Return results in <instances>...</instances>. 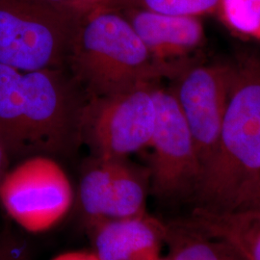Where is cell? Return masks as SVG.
Segmentation results:
<instances>
[{"instance_id": "8992f818", "label": "cell", "mask_w": 260, "mask_h": 260, "mask_svg": "<svg viewBox=\"0 0 260 260\" xmlns=\"http://www.w3.org/2000/svg\"><path fill=\"white\" fill-rule=\"evenodd\" d=\"M154 85L90 99L84 105L80 134L95 156L124 158L149 147L156 123Z\"/></svg>"}, {"instance_id": "9a60e30c", "label": "cell", "mask_w": 260, "mask_h": 260, "mask_svg": "<svg viewBox=\"0 0 260 260\" xmlns=\"http://www.w3.org/2000/svg\"><path fill=\"white\" fill-rule=\"evenodd\" d=\"M116 8L132 7L173 16L197 17L219 10L221 0H107Z\"/></svg>"}, {"instance_id": "44dd1931", "label": "cell", "mask_w": 260, "mask_h": 260, "mask_svg": "<svg viewBox=\"0 0 260 260\" xmlns=\"http://www.w3.org/2000/svg\"><path fill=\"white\" fill-rule=\"evenodd\" d=\"M5 260H26V254L25 252L23 253L18 252L14 248H12L7 258Z\"/></svg>"}, {"instance_id": "e0dca14e", "label": "cell", "mask_w": 260, "mask_h": 260, "mask_svg": "<svg viewBox=\"0 0 260 260\" xmlns=\"http://www.w3.org/2000/svg\"><path fill=\"white\" fill-rule=\"evenodd\" d=\"M235 210L260 211V176L239 199L233 211Z\"/></svg>"}, {"instance_id": "8fae6325", "label": "cell", "mask_w": 260, "mask_h": 260, "mask_svg": "<svg viewBox=\"0 0 260 260\" xmlns=\"http://www.w3.org/2000/svg\"><path fill=\"white\" fill-rule=\"evenodd\" d=\"M185 220L206 235L230 244L244 260H260V211H212L197 206Z\"/></svg>"}, {"instance_id": "ffe728a7", "label": "cell", "mask_w": 260, "mask_h": 260, "mask_svg": "<svg viewBox=\"0 0 260 260\" xmlns=\"http://www.w3.org/2000/svg\"><path fill=\"white\" fill-rule=\"evenodd\" d=\"M12 248L13 247L8 243L0 240V260H5L7 258Z\"/></svg>"}, {"instance_id": "ba28073f", "label": "cell", "mask_w": 260, "mask_h": 260, "mask_svg": "<svg viewBox=\"0 0 260 260\" xmlns=\"http://www.w3.org/2000/svg\"><path fill=\"white\" fill-rule=\"evenodd\" d=\"M176 77L172 92L190 130L204 174L218 147L233 66L187 65Z\"/></svg>"}, {"instance_id": "7c38bea8", "label": "cell", "mask_w": 260, "mask_h": 260, "mask_svg": "<svg viewBox=\"0 0 260 260\" xmlns=\"http://www.w3.org/2000/svg\"><path fill=\"white\" fill-rule=\"evenodd\" d=\"M150 190L149 169L129 162L126 157L114 158L111 193L106 219L127 218L146 213Z\"/></svg>"}, {"instance_id": "5bb4252c", "label": "cell", "mask_w": 260, "mask_h": 260, "mask_svg": "<svg viewBox=\"0 0 260 260\" xmlns=\"http://www.w3.org/2000/svg\"><path fill=\"white\" fill-rule=\"evenodd\" d=\"M114 158L95 157L78 186V203L87 228L106 219L111 193Z\"/></svg>"}, {"instance_id": "7402d4cb", "label": "cell", "mask_w": 260, "mask_h": 260, "mask_svg": "<svg viewBox=\"0 0 260 260\" xmlns=\"http://www.w3.org/2000/svg\"><path fill=\"white\" fill-rule=\"evenodd\" d=\"M148 260H169L168 259V257H162L161 255H157V256H154V257H152V258H149Z\"/></svg>"}, {"instance_id": "ac0fdd59", "label": "cell", "mask_w": 260, "mask_h": 260, "mask_svg": "<svg viewBox=\"0 0 260 260\" xmlns=\"http://www.w3.org/2000/svg\"><path fill=\"white\" fill-rule=\"evenodd\" d=\"M50 260H102L93 251H71L57 254Z\"/></svg>"}, {"instance_id": "9c48e42d", "label": "cell", "mask_w": 260, "mask_h": 260, "mask_svg": "<svg viewBox=\"0 0 260 260\" xmlns=\"http://www.w3.org/2000/svg\"><path fill=\"white\" fill-rule=\"evenodd\" d=\"M114 7V6H113ZM120 10L158 63L182 69L184 59L205 43V28L197 17L173 16L149 10Z\"/></svg>"}, {"instance_id": "2e32d148", "label": "cell", "mask_w": 260, "mask_h": 260, "mask_svg": "<svg viewBox=\"0 0 260 260\" xmlns=\"http://www.w3.org/2000/svg\"><path fill=\"white\" fill-rule=\"evenodd\" d=\"M218 11L236 32L260 38V0H221Z\"/></svg>"}, {"instance_id": "30bf717a", "label": "cell", "mask_w": 260, "mask_h": 260, "mask_svg": "<svg viewBox=\"0 0 260 260\" xmlns=\"http://www.w3.org/2000/svg\"><path fill=\"white\" fill-rule=\"evenodd\" d=\"M93 251L102 260H148L160 255L166 224L148 212L104 219L88 229Z\"/></svg>"}, {"instance_id": "4fadbf2b", "label": "cell", "mask_w": 260, "mask_h": 260, "mask_svg": "<svg viewBox=\"0 0 260 260\" xmlns=\"http://www.w3.org/2000/svg\"><path fill=\"white\" fill-rule=\"evenodd\" d=\"M165 224L169 260H244L230 244L202 233L185 219Z\"/></svg>"}, {"instance_id": "3957f363", "label": "cell", "mask_w": 260, "mask_h": 260, "mask_svg": "<svg viewBox=\"0 0 260 260\" xmlns=\"http://www.w3.org/2000/svg\"><path fill=\"white\" fill-rule=\"evenodd\" d=\"M260 176V58L233 66V78L216 152L194 198L199 207L233 211Z\"/></svg>"}, {"instance_id": "d6986e66", "label": "cell", "mask_w": 260, "mask_h": 260, "mask_svg": "<svg viewBox=\"0 0 260 260\" xmlns=\"http://www.w3.org/2000/svg\"><path fill=\"white\" fill-rule=\"evenodd\" d=\"M11 158L12 156L10 154L9 149L0 134V182L6 173L9 171Z\"/></svg>"}, {"instance_id": "7a4b0ae2", "label": "cell", "mask_w": 260, "mask_h": 260, "mask_svg": "<svg viewBox=\"0 0 260 260\" xmlns=\"http://www.w3.org/2000/svg\"><path fill=\"white\" fill-rule=\"evenodd\" d=\"M75 83L90 99L126 93L183 69L150 55L121 11L104 0L84 19L69 57Z\"/></svg>"}, {"instance_id": "5b68a950", "label": "cell", "mask_w": 260, "mask_h": 260, "mask_svg": "<svg viewBox=\"0 0 260 260\" xmlns=\"http://www.w3.org/2000/svg\"><path fill=\"white\" fill-rule=\"evenodd\" d=\"M75 193L55 160L37 154L9 169L0 182V205L31 233L50 231L71 211Z\"/></svg>"}, {"instance_id": "52a82bcc", "label": "cell", "mask_w": 260, "mask_h": 260, "mask_svg": "<svg viewBox=\"0 0 260 260\" xmlns=\"http://www.w3.org/2000/svg\"><path fill=\"white\" fill-rule=\"evenodd\" d=\"M156 123L149 144L150 190L159 199L194 197L203 169L194 141L172 90L154 89Z\"/></svg>"}, {"instance_id": "603a6c76", "label": "cell", "mask_w": 260, "mask_h": 260, "mask_svg": "<svg viewBox=\"0 0 260 260\" xmlns=\"http://www.w3.org/2000/svg\"><path fill=\"white\" fill-rule=\"evenodd\" d=\"M56 2H61V3H69V2H75V1H79V0H53Z\"/></svg>"}, {"instance_id": "277c9868", "label": "cell", "mask_w": 260, "mask_h": 260, "mask_svg": "<svg viewBox=\"0 0 260 260\" xmlns=\"http://www.w3.org/2000/svg\"><path fill=\"white\" fill-rule=\"evenodd\" d=\"M104 0H0V64L62 70L88 14Z\"/></svg>"}, {"instance_id": "6da1fadb", "label": "cell", "mask_w": 260, "mask_h": 260, "mask_svg": "<svg viewBox=\"0 0 260 260\" xmlns=\"http://www.w3.org/2000/svg\"><path fill=\"white\" fill-rule=\"evenodd\" d=\"M77 86L63 70L0 64V134L12 157L61 153L75 145L85 105Z\"/></svg>"}]
</instances>
